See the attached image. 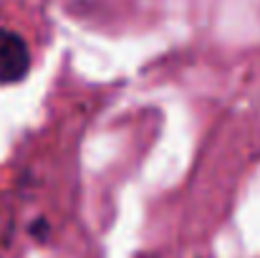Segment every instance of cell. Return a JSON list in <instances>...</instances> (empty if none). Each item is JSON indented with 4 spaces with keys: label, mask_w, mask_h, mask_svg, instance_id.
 Returning <instances> with one entry per match:
<instances>
[{
    "label": "cell",
    "mask_w": 260,
    "mask_h": 258,
    "mask_svg": "<svg viewBox=\"0 0 260 258\" xmlns=\"http://www.w3.org/2000/svg\"><path fill=\"white\" fill-rule=\"evenodd\" d=\"M30 71V51L20 33L0 28V84H18Z\"/></svg>",
    "instance_id": "6da1fadb"
}]
</instances>
